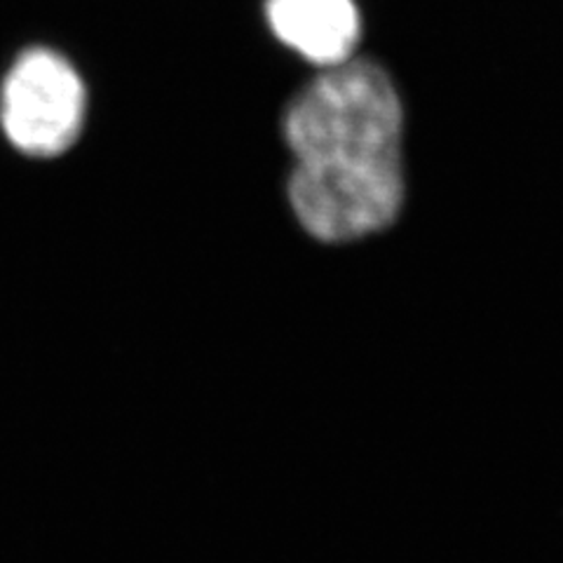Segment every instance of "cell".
I'll use <instances>...</instances> for the list:
<instances>
[{"instance_id": "1", "label": "cell", "mask_w": 563, "mask_h": 563, "mask_svg": "<svg viewBox=\"0 0 563 563\" xmlns=\"http://www.w3.org/2000/svg\"><path fill=\"white\" fill-rule=\"evenodd\" d=\"M289 202L320 242L385 231L404 205V111L390 76L368 59L327 68L287 106Z\"/></svg>"}, {"instance_id": "3", "label": "cell", "mask_w": 563, "mask_h": 563, "mask_svg": "<svg viewBox=\"0 0 563 563\" xmlns=\"http://www.w3.org/2000/svg\"><path fill=\"white\" fill-rule=\"evenodd\" d=\"M277 38L320 68L355 59L362 20L352 0H266Z\"/></svg>"}, {"instance_id": "2", "label": "cell", "mask_w": 563, "mask_h": 563, "mask_svg": "<svg viewBox=\"0 0 563 563\" xmlns=\"http://www.w3.org/2000/svg\"><path fill=\"white\" fill-rule=\"evenodd\" d=\"M85 87L57 52L35 47L14 62L0 95V122L12 146L33 157L66 153L80 136Z\"/></svg>"}]
</instances>
